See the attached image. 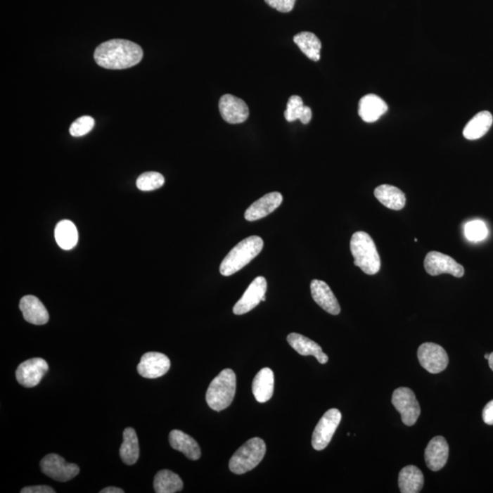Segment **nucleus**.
<instances>
[{
	"instance_id": "nucleus-1",
	"label": "nucleus",
	"mask_w": 493,
	"mask_h": 493,
	"mask_svg": "<svg viewBox=\"0 0 493 493\" xmlns=\"http://www.w3.org/2000/svg\"><path fill=\"white\" fill-rule=\"evenodd\" d=\"M143 52L139 44L127 39H111L98 46L94 60L98 65L108 70H124L137 65Z\"/></svg>"
},
{
	"instance_id": "nucleus-2",
	"label": "nucleus",
	"mask_w": 493,
	"mask_h": 493,
	"mask_svg": "<svg viewBox=\"0 0 493 493\" xmlns=\"http://www.w3.org/2000/svg\"><path fill=\"white\" fill-rule=\"evenodd\" d=\"M263 241L258 236L244 238L229 251L220 264L219 271L223 276H231L259 255L263 249Z\"/></svg>"
},
{
	"instance_id": "nucleus-3",
	"label": "nucleus",
	"mask_w": 493,
	"mask_h": 493,
	"mask_svg": "<svg viewBox=\"0 0 493 493\" xmlns=\"http://www.w3.org/2000/svg\"><path fill=\"white\" fill-rule=\"evenodd\" d=\"M350 249L354 265L362 269L364 274L375 275L380 271V256L375 241L366 232L357 231L352 236Z\"/></svg>"
},
{
	"instance_id": "nucleus-4",
	"label": "nucleus",
	"mask_w": 493,
	"mask_h": 493,
	"mask_svg": "<svg viewBox=\"0 0 493 493\" xmlns=\"http://www.w3.org/2000/svg\"><path fill=\"white\" fill-rule=\"evenodd\" d=\"M237 387V378L233 370L224 369L210 383L206 400L208 406L215 411H222L231 405Z\"/></svg>"
},
{
	"instance_id": "nucleus-5",
	"label": "nucleus",
	"mask_w": 493,
	"mask_h": 493,
	"mask_svg": "<svg viewBox=\"0 0 493 493\" xmlns=\"http://www.w3.org/2000/svg\"><path fill=\"white\" fill-rule=\"evenodd\" d=\"M265 453V442L260 437H253L232 456L229 461V470L238 475L246 473L258 466L264 458Z\"/></svg>"
},
{
	"instance_id": "nucleus-6",
	"label": "nucleus",
	"mask_w": 493,
	"mask_h": 493,
	"mask_svg": "<svg viewBox=\"0 0 493 493\" xmlns=\"http://www.w3.org/2000/svg\"><path fill=\"white\" fill-rule=\"evenodd\" d=\"M392 404L399 412L404 424L409 427L416 424L421 409L414 392L409 388H398L392 395Z\"/></svg>"
},
{
	"instance_id": "nucleus-7",
	"label": "nucleus",
	"mask_w": 493,
	"mask_h": 493,
	"mask_svg": "<svg viewBox=\"0 0 493 493\" xmlns=\"http://www.w3.org/2000/svg\"><path fill=\"white\" fill-rule=\"evenodd\" d=\"M342 414L338 409H331L321 416L314 428L312 437V445L314 449L323 450L329 445L333 435L341 422Z\"/></svg>"
},
{
	"instance_id": "nucleus-8",
	"label": "nucleus",
	"mask_w": 493,
	"mask_h": 493,
	"mask_svg": "<svg viewBox=\"0 0 493 493\" xmlns=\"http://www.w3.org/2000/svg\"><path fill=\"white\" fill-rule=\"evenodd\" d=\"M41 470L46 476L60 482H68L78 475L79 468L75 463H68L58 454L45 456L41 461Z\"/></svg>"
},
{
	"instance_id": "nucleus-9",
	"label": "nucleus",
	"mask_w": 493,
	"mask_h": 493,
	"mask_svg": "<svg viewBox=\"0 0 493 493\" xmlns=\"http://www.w3.org/2000/svg\"><path fill=\"white\" fill-rule=\"evenodd\" d=\"M418 358L421 366L430 373H442L449 364L445 349L434 342H425L419 346Z\"/></svg>"
},
{
	"instance_id": "nucleus-10",
	"label": "nucleus",
	"mask_w": 493,
	"mask_h": 493,
	"mask_svg": "<svg viewBox=\"0 0 493 493\" xmlns=\"http://www.w3.org/2000/svg\"><path fill=\"white\" fill-rule=\"evenodd\" d=\"M424 267L425 271L431 276L448 274L456 278H461L465 272L463 266L459 264L452 257L437 251H430L427 254Z\"/></svg>"
},
{
	"instance_id": "nucleus-11",
	"label": "nucleus",
	"mask_w": 493,
	"mask_h": 493,
	"mask_svg": "<svg viewBox=\"0 0 493 493\" xmlns=\"http://www.w3.org/2000/svg\"><path fill=\"white\" fill-rule=\"evenodd\" d=\"M49 364L42 358H32L20 364L16 371L17 381L25 388H34L41 383Z\"/></svg>"
},
{
	"instance_id": "nucleus-12",
	"label": "nucleus",
	"mask_w": 493,
	"mask_h": 493,
	"mask_svg": "<svg viewBox=\"0 0 493 493\" xmlns=\"http://www.w3.org/2000/svg\"><path fill=\"white\" fill-rule=\"evenodd\" d=\"M171 362L167 355L158 352H149L143 355L137 366L141 376L148 379L161 378L169 371Z\"/></svg>"
},
{
	"instance_id": "nucleus-13",
	"label": "nucleus",
	"mask_w": 493,
	"mask_h": 493,
	"mask_svg": "<svg viewBox=\"0 0 493 493\" xmlns=\"http://www.w3.org/2000/svg\"><path fill=\"white\" fill-rule=\"evenodd\" d=\"M266 292H267V281L264 277H257L250 283L243 296L236 303L233 307L234 314L243 315L253 310L260 302H262Z\"/></svg>"
},
{
	"instance_id": "nucleus-14",
	"label": "nucleus",
	"mask_w": 493,
	"mask_h": 493,
	"mask_svg": "<svg viewBox=\"0 0 493 493\" xmlns=\"http://www.w3.org/2000/svg\"><path fill=\"white\" fill-rule=\"evenodd\" d=\"M219 108L222 117L229 124H243L249 118L250 111L247 103L231 94H225L220 98Z\"/></svg>"
},
{
	"instance_id": "nucleus-15",
	"label": "nucleus",
	"mask_w": 493,
	"mask_h": 493,
	"mask_svg": "<svg viewBox=\"0 0 493 493\" xmlns=\"http://www.w3.org/2000/svg\"><path fill=\"white\" fill-rule=\"evenodd\" d=\"M283 198L281 193L271 192L263 196L259 200L254 202L245 212V219L248 222H256L263 219L276 210L283 203Z\"/></svg>"
},
{
	"instance_id": "nucleus-16",
	"label": "nucleus",
	"mask_w": 493,
	"mask_h": 493,
	"mask_svg": "<svg viewBox=\"0 0 493 493\" xmlns=\"http://www.w3.org/2000/svg\"><path fill=\"white\" fill-rule=\"evenodd\" d=\"M449 452V444L443 437H433L425 449V461L428 468L433 471L442 470L448 461Z\"/></svg>"
},
{
	"instance_id": "nucleus-17",
	"label": "nucleus",
	"mask_w": 493,
	"mask_h": 493,
	"mask_svg": "<svg viewBox=\"0 0 493 493\" xmlns=\"http://www.w3.org/2000/svg\"><path fill=\"white\" fill-rule=\"evenodd\" d=\"M311 293L314 302L330 314L338 315L341 312L338 299L328 284L323 281L314 280L311 283Z\"/></svg>"
},
{
	"instance_id": "nucleus-18",
	"label": "nucleus",
	"mask_w": 493,
	"mask_h": 493,
	"mask_svg": "<svg viewBox=\"0 0 493 493\" xmlns=\"http://www.w3.org/2000/svg\"><path fill=\"white\" fill-rule=\"evenodd\" d=\"M20 309L23 312L24 319L35 326H42L47 324L50 319V315L44 303L35 296H24L20 300Z\"/></svg>"
},
{
	"instance_id": "nucleus-19",
	"label": "nucleus",
	"mask_w": 493,
	"mask_h": 493,
	"mask_svg": "<svg viewBox=\"0 0 493 493\" xmlns=\"http://www.w3.org/2000/svg\"><path fill=\"white\" fill-rule=\"evenodd\" d=\"M388 106L382 98L376 94H367L361 98L358 115L366 122H375L388 112Z\"/></svg>"
},
{
	"instance_id": "nucleus-20",
	"label": "nucleus",
	"mask_w": 493,
	"mask_h": 493,
	"mask_svg": "<svg viewBox=\"0 0 493 493\" xmlns=\"http://www.w3.org/2000/svg\"><path fill=\"white\" fill-rule=\"evenodd\" d=\"M287 340L288 342L295 349L297 353L305 355V357L314 355L320 364L328 362L329 358L327 357V354L324 353L321 346L316 342L312 341L311 339L305 338V336L300 335V333H293L288 335Z\"/></svg>"
},
{
	"instance_id": "nucleus-21",
	"label": "nucleus",
	"mask_w": 493,
	"mask_h": 493,
	"mask_svg": "<svg viewBox=\"0 0 493 493\" xmlns=\"http://www.w3.org/2000/svg\"><path fill=\"white\" fill-rule=\"evenodd\" d=\"M171 447L177 452H182L191 461H198L201 457V449L198 443L189 435L181 430H174L169 434Z\"/></svg>"
},
{
	"instance_id": "nucleus-22",
	"label": "nucleus",
	"mask_w": 493,
	"mask_h": 493,
	"mask_svg": "<svg viewBox=\"0 0 493 493\" xmlns=\"http://www.w3.org/2000/svg\"><path fill=\"white\" fill-rule=\"evenodd\" d=\"M274 391V373L265 367L257 373L252 383V393L260 403L271 399Z\"/></svg>"
},
{
	"instance_id": "nucleus-23",
	"label": "nucleus",
	"mask_w": 493,
	"mask_h": 493,
	"mask_svg": "<svg viewBox=\"0 0 493 493\" xmlns=\"http://www.w3.org/2000/svg\"><path fill=\"white\" fill-rule=\"evenodd\" d=\"M375 197L382 205L392 210H401L406 206L405 193L396 186L381 185L375 189Z\"/></svg>"
},
{
	"instance_id": "nucleus-24",
	"label": "nucleus",
	"mask_w": 493,
	"mask_h": 493,
	"mask_svg": "<svg viewBox=\"0 0 493 493\" xmlns=\"http://www.w3.org/2000/svg\"><path fill=\"white\" fill-rule=\"evenodd\" d=\"M398 486L402 493H418L424 486V475L418 467L403 468L398 476Z\"/></svg>"
},
{
	"instance_id": "nucleus-25",
	"label": "nucleus",
	"mask_w": 493,
	"mask_h": 493,
	"mask_svg": "<svg viewBox=\"0 0 493 493\" xmlns=\"http://www.w3.org/2000/svg\"><path fill=\"white\" fill-rule=\"evenodd\" d=\"M493 117L491 113L482 111L471 118L464 127L463 136L468 140L482 139L492 127Z\"/></svg>"
},
{
	"instance_id": "nucleus-26",
	"label": "nucleus",
	"mask_w": 493,
	"mask_h": 493,
	"mask_svg": "<svg viewBox=\"0 0 493 493\" xmlns=\"http://www.w3.org/2000/svg\"><path fill=\"white\" fill-rule=\"evenodd\" d=\"M122 437L124 442L120 448L121 459L127 465L136 464L140 455L139 442L136 430L132 428H125Z\"/></svg>"
},
{
	"instance_id": "nucleus-27",
	"label": "nucleus",
	"mask_w": 493,
	"mask_h": 493,
	"mask_svg": "<svg viewBox=\"0 0 493 493\" xmlns=\"http://www.w3.org/2000/svg\"><path fill=\"white\" fill-rule=\"evenodd\" d=\"M55 240L63 250L73 249L78 243V231L70 220H63L55 228Z\"/></svg>"
},
{
	"instance_id": "nucleus-28",
	"label": "nucleus",
	"mask_w": 493,
	"mask_h": 493,
	"mask_svg": "<svg viewBox=\"0 0 493 493\" xmlns=\"http://www.w3.org/2000/svg\"><path fill=\"white\" fill-rule=\"evenodd\" d=\"M293 41L309 59L314 61L320 60L321 44L320 39L314 33L308 32L299 33L295 36Z\"/></svg>"
},
{
	"instance_id": "nucleus-29",
	"label": "nucleus",
	"mask_w": 493,
	"mask_h": 493,
	"mask_svg": "<svg viewBox=\"0 0 493 493\" xmlns=\"http://www.w3.org/2000/svg\"><path fill=\"white\" fill-rule=\"evenodd\" d=\"M183 482L173 471L163 470L155 476L154 489L156 493H174L181 492Z\"/></svg>"
},
{
	"instance_id": "nucleus-30",
	"label": "nucleus",
	"mask_w": 493,
	"mask_h": 493,
	"mask_svg": "<svg viewBox=\"0 0 493 493\" xmlns=\"http://www.w3.org/2000/svg\"><path fill=\"white\" fill-rule=\"evenodd\" d=\"M284 117L288 122L300 120L303 124H307L312 118V109L303 104L301 97L293 96L290 97L289 101H288Z\"/></svg>"
},
{
	"instance_id": "nucleus-31",
	"label": "nucleus",
	"mask_w": 493,
	"mask_h": 493,
	"mask_svg": "<svg viewBox=\"0 0 493 493\" xmlns=\"http://www.w3.org/2000/svg\"><path fill=\"white\" fill-rule=\"evenodd\" d=\"M165 184V177L160 173L146 172L141 174L136 186L140 191H152L160 188Z\"/></svg>"
},
{
	"instance_id": "nucleus-32",
	"label": "nucleus",
	"mask_w": 493,
	"mask_h": 493,
	"mask_svg": "<svg viewBox=\"0 0 493 493\" xmlns=\"http://www.w3.org/2000/svg\"><path fill=\"white\" fill-rule=\"evenodd\" d=\"M465 236L471 243H479L488 236V229L482 220H473L465 226Z\"/></svg>"
},
{
	"instance_id": "nucleus-33",
	"label": "nucleus",
	"mask_w": 493,
	"mask_h": 493,
	"mask_svg": "<svg viewBox=\"0 0 493 493\" xmlns=\"http://www.w3.org/2000/svg\"><path fill=\"white\" fill-rule=\"evenodd\" d=\"M94 127V119L91 116H82L77 120L72 122L70 127V134L72 136L79 137L84 136L85 134L90 133Z\"/></svg>"
},
{
	"instance_id": "nucleus-34",
	"label": "nucleus",
	"mask_w": 493,
	"mask_h": 493,
	"mask_svg": "<svg viewBox=\"0 0 493 493\" xmlns=\"http://www.w3.org/2000/svg\"><path fill=\"white\" fill-rule=\"evenodd\" d=\"M269 7L276 9L278 12L288 13L295 8L296 0H265Z\"/></svg>"
},
{
	"instance_id": "nucleus-35",
	"label": "nucleus",
	"mask_w": 493,
	"mask_h": 493,
	"mask_svg": "<svg viewBox=\"0 0 493 493\" xmlns=\"http://www.w3.org/2000/svg\"><path fill=\"white\" fill-rule=\"evenodd\" d=\"M21 493H54L55 491L51 487L39 485V486H30L23 488L20 491Z\"/></svg>"
},
{
	"instance_id": "nucleus-36",
	"label": "nucleus",
	"mask_w": 493,
	"mask_h": 493,
	"mask_svg": "<svg viewBox=\"0 0 493 493\" xmlns=\"http://www.w3.org/2000/svg\"><path fill=\"white\" fill-rule=\"evenodd\" d=\"M482 418L486 424L493 425V400L489 401L483 409Z\"/></svg>"
},
{
	"instance_id": "nucleus-37",
	"label": "nucleus",
	"mask_w": 493,
	"mask_h": 493,
	"mask_svg": "<svg viewBox=\"0 0 493 493\" xmlns=\"http://www.w3.org/2000/svg\"><path fill=\"white\" fill-rule=\"evenodd\" d=\"M101 493H124L120 488H116V487H107V488L102 489Z\"/></svg>"
},
{
	"instance_id": "nucleus-38",
	"label": "nucleus",
	"mask_w": 493,
	"mask_h": 493,
	"mask_svg": "<svg viewBox=\"0 0 493 493\" xmlns=\"http://www.w3.org/2000/svg\"><path fill=\"white\" fill-rule=\"evenodd\" d=\"M489 366L491 367V369L493 371V352L492 354H489Z\"/></svg>"
},
{
	"instance_id": "nucleus-39",
	"label": "nucleus",
	"mask_w": 493,
	"mask_h": 493,
	"mask_svg": "<svg viewBox=\"0 0 493 493\" xmlns=\"http://www.w3.org/2000/svg\"><path fill=\"white\" fill-rule=\"evenodd\" d=\"M485 359L488 360V359H489V354H486L485 355Z\"/></svg>"
}]
</instances>
